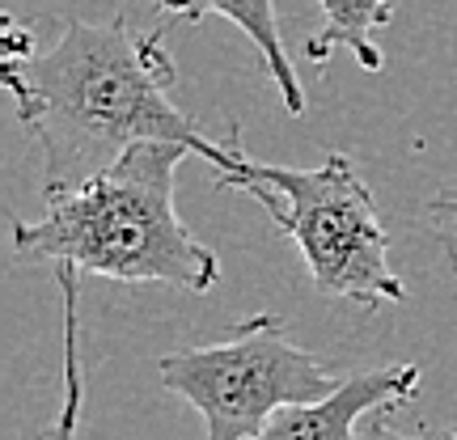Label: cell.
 <instances>
[{"label": "cell", "mask_w": 457, "mask_h": 440, "mask_svg": "<svg viewBox=\"0 0 457 440\" xmlns=\"http://www.w3.org/2000/svg\"><path fill=\"white\" fill-rule=\"evenodd\" d=\"M0 81L13 94L17 119L38 140L47 199L102 178L148 140L191 148L216 174L242 165L237 128L212 140L174 106L170 89L179 72L162 30H131L128 17L68 21L60 43L38 51L13 13L0 17Z\"/></svg>", "instance_id": "1"}, {"label": "cell", "mask_w": 457, "mask_h": 440, "mask_svg": "<svg viewBox=\"0 0 457 440\" xmlns=\"http://www.w3.org/2000/svg\"><path fill=\"white\" fill-rule=\"evenodd\" d=\"M191 148L148 140L102 178L47 199L43 220H17L13 245L26 259H51L123 284H174L212 293L220 259L182 225L174 174Z\"/></svg>", "instance_id": "2"}, {"label": "cell", "mask_w": 457, "mask_h": 440, "mask_svg": "<svg viewBox=\"0 0 457 440\" xmlns=\"http://www.w3.org/2000/svg\"><path fill=\"white\" fill-rule=\"evenodd\" d=\"M216 187L245 191L267 208L301 250L318 293L352 305L407 301V284L390 267V237L377 216V199L347 153H327L313 170L242 157L237 170L216 174Z\"/></svg>", "instance_id": "3"}, {"label": "cell", "mask_w": 457, "mask_h": 440, "mask_svg": "<svg viewBox=\"0 0 457 440\" xmlns=\"http://www.w3.org/2000/svg\"><path fill=\"white\" fill-rule=\"evenodd\" d=\"M157 373L199 411L204 440H254L279 411L322 403L343 386L335 364L288 339L279 313H254L225 339L170 352Z\"/></svg>", "instance_id": "4"}, {"label": "cell", "mask_w": 457, "mask_h": 440, "mask_svg": "<svg viewBox=\"0 0 457 440\" xmlns=\"http://www.w3.org/2000/svg\"><path fill=\"white\" fill-rule=\"evenodd\" d=\"M420 369L415 364H386L369 373L343 377V386L322 403L279 411L254 440H360V419L377 411H394L415 398Z\"/></svg>", "instance_id": "5"}, {"label": "cell", "mask_w": 457, "mask_h": 440, "mask_svg": "<svg viewBox=\"0 0 457 440\" xmlns=\"http://www.w3.org/2000/svg\"><path fill=\"white\" fill-rule=\"evenodd\" d=\"M170 17L179 21H204V17H228L237 30L259 47L262 68L271 85L279 89V102L288 114H305V89L296 81V68L284 51L279 38V21H276V0H157Z\"/></svg>", "instance_id": "6"}, {"label": "cell", "mask_w": 457, "mask_h": 440, "mask_svg": "<svg viewBox=\"0 0 457 440\" xmlns=\"http://www.w3.org/2000/svg\"><path fill=\"white\" fill-rule=\"evenodd\" d=\"M318 4H322V26L305 38L310 64H327L335 51L356 55L364 72H377L386 64L377 34L390 26V0H318Z\"/></svg>", "instance_id": "7"}, {"label": "cell", "mask_w": 457, "mask_h": 440, "mask_svg": "<svg viewBox=\"0 0 457 440\" xmlns=\"http://www.w3.org/2000/svg\"><path fill=\"white\" fill-rule=\"evenodd\" d=\"M60 284V305H64V403L60 415L43 428L38 440H77L81 436V407H85V381H81V271L77 267H55Z\"/></svg>", "instance_id": "8"}, {"label": "cell", "mask_w": 457, "mask_h": 440, "mask_svg": "<svg viewBox=\"0 0 457 440\" xmlns=\"http://www.w3.org/2000/svg\"><path fill=\"white\" fill-rule=\"evenodd\" d=\"M424 216H428V228L436 233L445 259H449V267H453V276H457V195L432 199Z\"/></svg>", "instance_id": "9"}, {"label": "cell", "mask_w": 457, "mask_h": 440, "mask_svg": "<svg viewBox=\"0 0 457 440\" xmlns=\"http://www.w3.org/2000/svg\"><path fill=\"white\" fill-rule=\"evenodd\" d=\"M360 440H457V432H398V428L386 424V411H377L369 428H360Z\"/></svg>", "instance_id": "10"}]
</instances>
